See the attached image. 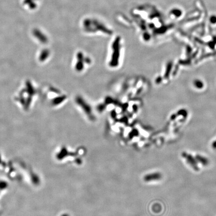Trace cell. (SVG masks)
Here are the masks:
<instances>
[{
	"mask_svg": "<svg viewBox=\"0 0 216 216\" xmlns=\"http://www.w3.org/2000/svg\"><path fill=\"white\" fill-rule=\"evenodd\" d=\"M80 29L89 36H112L113 30L106 21L95 15L83 17L80 21Z\"/></svg>",
	"mask_w": 216,
	"mask_h": 216,
	"instance_id": "obj_1",
	"label": "cell"
},
{
	"mask_svg": "<svg viewBox=\"0 0 216 216\" xmlns=\"http://www.w3.org/2000/svg\"><path fill=\"white\" fill-rule=\"evenodd\" d=\"M123 47V39L121 36H115L111 40L110 45V67L116 68L120 65L121 52Z\"/></svg>",
	"mask_w": 216,
	"mask_h": 216,
	"instance_id": "obj_2",
	"label": "cell"
},
{
	"mask_svg": "<svg viewBox=\"0 0 216 216\" xmlns=\"http://www.w3.org/2000/svg\"><path fill=\"white\" fill-rule=\"evenodd\" d=\"M74 64L75 69L77 72H81L85 69L86 66L89 67L92 64V60L85 55L81 51L76 54L75 63Z\"/></svg>",
	"mask_w": 216,
	"mask_h": 216,
	"instance_id": "obj_3",
	"label": "cell"
},
{
	"mask_svg": "<svg viewBox=\"0 0 216 216\" xmlns=\"http://www.w3.org/2000/svg\"><path fill=\"white\" fill-rule=\"evenodd\" d=\"M76 103L87 117L92 119L94 118L95 116L94 115L92 107L86 102L85 100L83 99L81 97H77L76 99Z\"/></svg>",
	"mask_w": 216,
	"mask_h": 216,
	"instance_id": "obj_4",
	"label": "cell"
},
{
	"mask_svg": "<svg viewBox=\"0 0 216 216\" xmlns=\"http://www.w3.org/2000/svg\"><path fill=\"white\" fill-rule=\"evenodd\" d=\"M194 84L196 87L198 89H201V88L203 87V83L199 80H196L194 82Z\"/></svg>",
	"mask_w": 216,
	"mask_h": 216,
	"instance_id": "obj_5",
	"label": "cell"
}]
</instances>
